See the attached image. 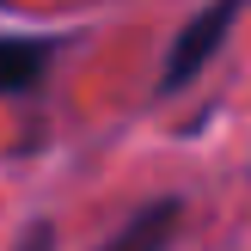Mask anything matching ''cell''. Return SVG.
<instances>
[{"label":"cell","mask_w":251,"mask_h":251,"mask_svg":"<svg viewBox=\"0 0 251 251\" xmlns=\"http://www.w3.org/2000/svg\"><path fill=\"white\" fill-rule=\"evenodd\" d=\"M178 221H184V202H178V196H159V202H147L104 251H166V239H172Z\"/></svg>","instance_id":"3"},{"label":"cell","mask_w":251,"mask_h":251,"mask_svg":"<svg viewBox=\"0 0 251 251\" xmlns=\"http://www.w3.org/2000/svg\"><path fill=\"white\" fill-rule=\"evenodd\" d=\"M239 25V6L233 0H221V6H208V12H196L190 25H184L178 37H172V49H166V68H159V98H172V92H184V86L196 80V74L215 61V49H221V37Z\"/></svg>","instance_id":"1"},{"label":"cell","mask_w":251,"mask_h":251,"mask_svg":"<svg viewBox=\"0 0 251 251\" xmlns=\"http://www.w3.org/2000/svg\"><path fill=\"white\" fill-rule=\"evenodd\" d=\"M49 55H55V43H49V37H0V98L31 92V86L43 80Z\"/></svg>","instance_id":"2"}]
</instances>
